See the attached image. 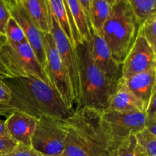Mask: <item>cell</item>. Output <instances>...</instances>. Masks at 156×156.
Masks as SVG:
<instances>
[{
	"instance_id": "52a82bcc",
	"label": "cell",
	"mask_w": 156,
	"mask_h": 156,
	"mask_svg": "<svg viewBox=\"0 0 156 156\" xmlns=\"http://www.w3.org/2000/svg\"><path fill=\"white\" fill-rule=\"evenodd\" d=\"M101 120L114 156L122 142L144 129L146 115L145 112H120L107 110L101 114Z\"/></svg>"
},
{
	"instance_id": "1f68e13d",
	"label": "cell",
	"mask_w": 156,
	"mask_h": 156,
	"mask_svg": "<svg viewBox=\"0 0 156 156\" xmlns=\"http://www.w3.org/2000/svg\"><path fill=\"white\" fill-rule=\"evenodd\" d=\"M106 1H108V2H109L110 4L111 5H114V3H115L116 2H117V0H106Z\"/></svg>"
},
{
	"instance_id": "5bb4252c",
	"label": "cell",
	"mask_w": 156,
	"mask_h": 156,
	"mask_svg": "<svg viewBox=\"0 0 156 156\" xmlns=\"http://www.w3.org/2000/svg\"><path fill=\"white\" fill-rule=\"evenodd\" d=\"M124 82L128 89L143 104L146 111L152 95L156 91V66L124 79Z\"/></svg>"
},
{
	"instance_id": "6da1fadb",
	"label": "cell",
	"mask_w": 156,
	"mask_h": 156,
	"mask_svg": "<svg viewBox=\"0 0 156 156\" xmlns=\"http://www.w3.org/2000/svg\"><path fill=\"white\" fill-rule=\"evenodd\" d=\"M10 89L9 105L26 114L39 119L52 116L66 120L75 113L69 109L59 94L50 85L34 76L5 79Z\"/></svg>"
},
{
	"instance_id": "7c38bea8",
	"label": "cell",
	"mask_w": 156,
	"mask_h": 156,
	"mask_svg": "<svg viewBox=\"0 0 156 156\" xmlns=\"http://www.w3.org/2000/svg\"><path fill=\"white\" fill-rule=\"evenodd\" d=\"M155 66V50L144 37L138 35L122 63V78L126 80Z\"/></svg>"
},
{
	"instance_id": "7a4b0ae2",
	"label": "cell",
	"mask_w": 156,
	"mask_h": 156,
	"mask_svg": "<svg viewBox=\"0 0 156 156\" xmlns=\"http://www.w3.org/2000/svg\"><path fill=\"white\" fill-rule=\"evenodd\" d=\"M66 156H113L101 114L82 108L65 120Z\"/></svg>"
},
{
	"instance_id": "4316f807",
	"label": "cell",
	"mask_w": 156,
	"mask_h": 156,
	"mask_svg": "<svg viewBox=\"0 0 156 156\" xmlns=\"http://www.w3.org/2000/svg\"><path fill=\"white\" fill-rule=\"evenodd\" d=\"M11 100L10 89L4 80L0 78V103L9 105Z\"/></svg>"
},
{
	"instance_id": "83f0119b",
	"label": "cell",
	"mask_w": 156,
	"mask_h": 156,
	"mask_svg": "<svg viewBox=\"0 0 156 156\" xmlns=\"http://www.w3.org/2000/svg\"><path fill=\"white\" fill-rule=\"evenodd\" d=\"M155 98H156V91L153 93L152 95L150 101L149 102L147 108H146L145 114L146 117H156V107H155Z\"/></svg>"
},
{
	"instance_id": "ac0fdd59",
	"label": "cell",
	"mask_w": 156,
	"mask_h": 156,
	"mask_svg": "<svg viewBox=\"0 0 156 156\" xmlns=\"http://www.w3.org/2000/svg\"><path fill=\"white\" fill-rule=\"evenodd\" d=\"M47 2H48L50 12L53 17L58 23L70 43L75 47L73 34H72L71 28H70L69 21L63 0H47Z\"/></svg>"
},
{
	"instance_id": "f546056e",
	"label": "cell",
	"mask_w": 156,
	"mask_h": 156,
	"mask_svg": "<svg viewBox=\"0 0 156 156\" xmlns=\"http://www.w3.org/2000/svg\"><path fill=\"white\" fill-rule=\"evenodd\" d=\"M80 2L81 5H82V9H83L84 12H85V15H86L87 18L88 17V13H89V8L90 4H91V0H79Z\"/></svg>"
},
{
	"instance_id": "2e32d148",
	"label": "cell",
	"mask_w": 156,
	"mask_h": 156,
	"mask_svg": "<svg viewBox=\"0 0 156 156\" xmlns=\"http://www.w3.org/2000/svg\"><path fill=\"white\" fill-rule=\"evenodd\" d=\"M23 6L38 29L50 33L51 13L47 0H21Z\"/></svg>"
},
{
	"instance_id": "4dcf8cb0",
	"label": "cell",
	"mask_w": 156,
	"mask_h": 156,
	"mask_svg": "<svg viewBox=\"0 0 156 156\" xmlns=\"http://www.w3.org/2000/svg\"><path fill=\"white\" fill-rule=\"evenodd\" d=\"M0 136H9L5 127V120H0Z\"/></svg>"
},
{
	"instance_id": "30bf717a",
	"label": "cell",
	"mask_w": 156,
	"mask_h": 156,
	"mask_svg": "<svg viewBox=\"0 0 156 156\" xmlns=\"http://www.w3.org/2000/svg\"><path fill=\"white\" fill-rule=\"evenodd\" d=\"M88 25L89 36L86 43L93 62L108 78L119 81L122 78V64L118 63L114 59L105 40L96 33L88 21Z\"/></svg>"
},
{
	"instance_id": "8992f818",
	"label": "cell",
	"mask_w": 156,
	"mask_h": 156,
	"mask_svg": "<svg viewBox=\"0 0 156 156\" xmlns=\"http://www.w3.org/2000/svg\"><path fill=\"white\" fill-rule=\"evenodd\" d=\"M46 59L44 72L48 85H50L62 99L66 106L75 110V100L69 76L62 63L56 44L50 33H43Z\"/></svg>"
},
{
	"instance_id": "d6986e66",
	"label": "cell",
	"mask_w": 156,
	"mask_h": 156,
	"mask_svg": "<svg viewBox=\"0 0 156 156\" xmlns=\"http://www.w3.org/2000/svg\"><path fill=\"white\" fill-rule=\"evenodd\" d=\"M138 24L156 15V0H127Z\"/></svg>"
},
{
	"instance_id": "44dd1931",
	"label": "cell",
	"mask_w": 156,
	"mask_h": 156,
	"mask_svg": "<svg viewBox=\"0 0 156 156\" xmlns=\"http://www.w3.org/2000/svg\"><path fill=\"white\" fill-rule=\"evenodd\" d=\"M5 41L9 44H19L27 41L22 29L12 16L6 24Z\"/></svg>"
},
{
	"instance_id": "3957f363",
	"label": "cell",
	"mask_w": 156,
	"mask_h": 156,
	"mask_svg": "<svg viewBox=\"0 0 156 156\" xmlns=\"http://www.w3.org/2000/svg\"><path fill=\"white\" fill-rule=\"evenodd\" d=\"M76 49L79 61L81 89L80 105L77 110L88 108L102 114L108 109L110 99L120 80H112L96 66L86 41L78 44Z\"/></svg>"
},
{
	"instance_id": "d6a6232c",
	"label": "cell",
	"mask_w": 156,
	"mask_h": 156,
	"mask_svg": "<svg viewBox=\"0 0 156 156\" xmlns=\"http://www.w3.org/2000/svg\"><path fill=\"white\" fill-rule=\"evenodd\" d=\"M5 41H2L1 39H0V49H1V46H2V44H3V43H5Z\"/></svg>"
},
{
	"instance_id": "ba28073f",
	"label": "cell",
	"mask_w": 156,
	"mask_h": 156,
	"mask_svg": "<svg viewBox=\"0 0 156 156\" xmlns=\"http://www.w3.org/2000/svg\"><path fill=\"white\" fill-rule=\"evenodd\" d=\"M66 135L65 120L42 116L37 119L31 138V146L42 155H59L63 153Z\"/></svg>"
},
{
	"instance_id": "8fae6325",
	"label": "cell",
	"mask_w": 156,
	"mask_h": 156,
	"mask_svg": "<svg viewBox=\"0 0 156 156\" xmlns=\"http://www.w3.org/2000/svg\"><path fill=\"white\" fill-rule=\"evenodd\" d=\"M5 1L8 6L11 16L16 21V22L22 29L27 43L33 50L41 66L44 68L46 54L42 37V32L33 22L27 14V11L23 6L21 0H14V1L5 0Z\"/></svg>"
},
{
	"instance_id": "277c9868",
	"label": "cell",
	"mask_w": 156,
	"mask_h": 156,
	"mask_svg": "<svg viewBox=\"0 0 156 156\" xmlns=\"http://www.w3.org/2000/svg\"><path fill=\"white\" fill-rule=\"evenodd\" d=\"M140 24L127 0H118L111 7V13L102 27V37L114 59L122 64L133 45Z\"/></svg>"
},
{
	"instance_id": "9c48e42d",
	"label": "cell",
	"mask_w": 156,
	"mask_h": 156,
	"mask_svg": "<svg viewBox=\"0 0 156 156\" xmlns=\"http://www.w3.org/2000/svg\"><path fill=\"white\" fill-rule=\"evenodd\" d=\"M51 13V12H50ZM51 30L50 34L56 44L62 63L69 76L73 96L75 100V111L80 105V76H79V61L76 49L70 43L63 33L58 23L51 14Z\"/></svg>"
},
{
	"instance_id": "9a60e30c",
	"label": "cell",
	"mask_w": 156,
	"mask_h": 156,
	"mask_svg": "<svg viewBox=\"0 0 156 156\" xmlns=\"http://www.w3.org/2000/svg\"><path fill=\"white\" fill-rule=\"evenodd\" d=\"M108 110L120 112H145L143 104L128 89L123 78L120 79L117 89L110 99Z\"/></svg>"
},
{
	"instance_id": "d4e9b609",
	"label": "cell",
	"mask_w": 156,
	"mask_h": 156,
	"mask_svg": "<svg viewBox=\"0 0 156 156\" xmlns=\"http://www.w3.org/2000/svg\"><path fill=\"white\" fill-rule=\"evenodd\" d=\"M2 156H43L31 146L17 144L12 152Z\"/></svg>"
},
{
	"instance_id": "e575fe53",
	"label": "cell",
	"mask_w": 156,
	"mask_h": 156,
	"mask_svg": "<svg viewBox=\"0 0 156 156\" xmlns=\"http://www.w3.org/2000/svg\"><path fill=\"white\" fill-rule=\"evenodd\" d=\"M6 1H14V0H6Z\"/></svg>"
},
{
	"instance_id": "f1b7e54d",
	"label": "cell",
	"mask_w": 156,
	"mask_h": 156,
	"mask_svg": "<svg viewBox=\"0 0 156 156\" xmlns=\"http://www.w3.org/2000/svg\"><path fill=\"white\" fill-rule=\"evenodd\" d=\"M15 111H16V109L12 105L0 103V116L2 117H7Z\"/></svg>"
},
{
	"instance_id": "5b68a950",
	"label": "cell",
	"mask_w": 156,
	"mask_h": 156,
	"mask_svg": "<svg viewBox=\"0 0 156 156\" xmlns=\"http://www.w3.org/2000/svg\"><path fill=\"white\" fill-rule=\"evenodd\" d=\"M34 76L48 84L44 68L27 41L19 44L3 43L0 49V78Z\"/></svg>"
},
{
	"instance_id": "484cf974",
	"label": "cell",
	"mask_w": 156,
	"mask_h": 156,
	"mask_svg": "<svg viewBox=\"0 0 156 156\" xmlns=\"http://www.w3.org/2000/svg\"><path fill=\"white\" fill-rule=\"evenodd\" d=\"M16 145L17 143L9 136H0V156L12 152Z\"/></svg>"
},
{
	"instance_id": "603a6c76",
	"label": "cell",
	"mask_w": 156,
	"mask_h": 156,
	"mask_svg": "<svg viewBox=\"0 0 156 156\" xmlns=\"http://www.w3.org/2000/svg\"><path fill=\"white\" fill-rule=\"evenodd\" d=\"M156 15L145 20L140 25L138 35L146 40L149 45L155 50L156 48Z\"/></svg>"
},
{
	"instance_id": "e0dca14e",
	"label": "cell",
	"mask_w": 156,
	"mask_h": 156,
	"mask_svg": "<svg viewBox=\"0 0 156 156\" xmlns=\"http://www.w3.org/2000/svg\"><path fill=\"white\" fill-rule=\"evenodd\" d=\"M111 7L112 5L106 0H91L88 21L99 35H101L102 27L109 17Z\"/></svg>"
},
{
	"instance_id": "836d02e7",
	"label": "cell",
	"mask_w": 156,
	"mask_h": 156,
	"mask_svg": "<svg viewBox=\"0 0 156 156\" xmlns=\"http://www.w3.org/2000/svg\"><path fill=\"white\" fill-rule=\"evenodd\" d=\"M43 156H46V155H43ZM53 156H66V155H64L63 153H62V154H59V155H53Z\"/></svg>"
},
{
	"instance_id": "cb8c5ba5",
	"label": "cell",
	"mask_w": 156,
	"mask_h": 156,
	"mask_svg": "<svg viewBox=\"0 0 156 156\" xmlns=\"http://www.w3.org/2000/svg\"><path fill=\"white\" fill-rule=\"evenodd\" d=\"M11 18L8 6L5 0H0V39L5 41V27Z\"/></svg>"
},
{
	"instance_id": "d590c367",
	"label": "cell",
	"mask_w": 156,
	"mask_h": 156,
	"mask_svg": "<svg viewBox=\"0 0 156 156\" xmlns=\"http://www.w3.org/2000/svg\"><path fill=\"white\" fill-rule=\"evenodd\" d=\"M117 1H118V0H117Z\"/></svg>"
},
{
	"instance_id": "7402d4cb",
	"label": "cell",
	"mask_w": 156,
	"mask_h": 156,
	"mask_svg": "<svg viewBox=\"0 0 156 156\" xmlns=\"http://www.w3.org/2000/svg\"><path fill=\"white\" fill-rule=\"evenodd\" d=\"M137 143L148 156H156V136L146 129L135 134Z\"/></svg>"
},
{
	"instance_id": "4fadbf2b",
	"label": "cell",
	"mask_w": 156,
	"mask_h": 156,
	"mask_svg": "<svg viewBox=\"0 0 156 156\" xmlns=\"http://www.w3.org/2000/svg\"><path fill=\"white\" fill-rule=\"evenodd\" d=\"M37 119L24 113L15 111L5 120L8 136L17 144L31 146V138Z\"/></svg>"
},
{
	"instance_id": "ffe728a7",
	"label": "cell",
	"mask_w": 156,
	"mask_h": 156,
	"mask_svg": "<svg viewBox=\"0 0 156 156\" xmlns=\"http://www.w3.org/2000/svg\"><path fill=\"white\" fill-rule=\"evenodd\" d=\"M114 156H148L137 143L135 134L129 136L120 143Z\"/></svg>"
}]
</instances>
